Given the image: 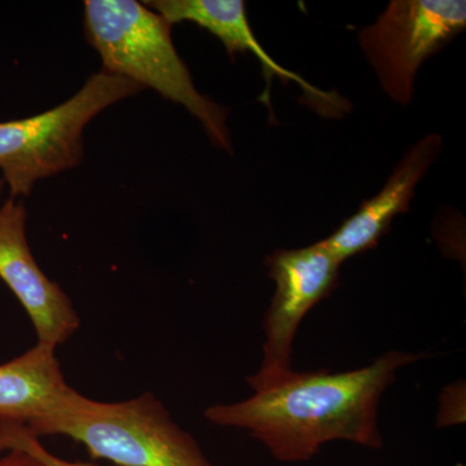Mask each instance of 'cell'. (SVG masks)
<instances>
[{"label":"cell","mask_w":466,"mask_h":466,"mask_svg":"<svg viewBox=\"0 0 466 466\" xmlns=\"http://www.w3.org/2000/svg\"><path fill=\"white\" fill-rule=\"evenodd\" d=\"M144 5L161 15L171 25L188 21L208 30L223 43L229 56L238 52H251L262 64L267 92L276 76L283 82L299 85L317 106L325 109V115L329 110L339 112L342 109L343 100L336 92L319 90L302 76L285 69L265 50L251 30L247 5L242 0H149Z\"/></svg>","instance_id":"cell-9"},{"label":"cell","mask_w":466,"mask_h":466,"mask_svg":"<svg viewBox=\"0 0 466 466\" xmlns=\"http://www.w3.org/2000/svg\"><path fill=\"white\" fill-rule=\"evenodd\" d=\"M441 152V137L429 134L412 147L385 187L370 200L364 201L357 213L349 217L339 228L321 240L339 262L364 251L375 249L389 232L392 220L410 210L416 187Z\"/></svg>","instance_id":"cell-8"},{"label":"cell","mask_w":466,"mask_h":466,"mask_svg":"<svg viewBox=\"0 0 466 466\" xmlns=\"http://www.w3.org/2000/svg\"><path fill=\"white\" fill-rule=\"evenodd\" d=\"M275 293L263 319L262 364L248 377L253 391L283 381L294 372L291 355L306 315L339 285L342 262L321 241L299 249H278L265 259Z\"/></svg>","instance_id":"cell-6"},{"label":"cell","mask_w":466,"mask_h":466,"mask_svg":"<svg viewBox=\"0 0 466 466\" xmlns=\"http://www.w3.org/2000/svg\"><path fill=\"white\" fill-rule=\"evenodd\" d=\"M171 26L157 12L135 0L85 2L86 38L99 54L104 72L180 104L201 122L216 146L231 152L228 110L198 91L175 48Z\"/></svg>","instance_id":"cell-2"},{"label":"cell","mask_w":466,"mask_h":466,"mask_svg":"<svg viewBox=\"0 0 466 466\" xmlns=\"http://www.w3.org/2000/svg\"><path fill=\"white\" fill-rule=\"evenodd\" d=\"M421 358L390 350L368 366L348 372L294 370L248 400L208 407L204 416L211 424L248 431L284 464L308 462L330 441L381 450L383 394L401 368Z\"/></svg>","instance_id":"cell-1"},{"label":"cell","mask_w":466,"mask_h":466,"mask_svg":"<svg viewBox=\"0 0 466 466\" xmlns=\"http://www.w3.org/2000/svg\"><path fill=\"white\" fill-rule=\"evenodd\" d=\"M466 26V3L460 0H392L359 43L383 91L395 103L412 100L417 72Z\"/></svg>","instance_id":"cell-5"},{"label":"cell","mask_w":466,"mask_h":466,"mask_svg":"<svg viewBox=\"0 0 466 466\" xmlns=\"http://www.w3.org/2000/svg\"><path fill=\"white\" fill-rule=\"evenodd\" d=\"M25 426L36 438H70L84 444L92 460L116 466H213L198 441L149 391L106 403L76 390L56 412Z\"/></svg>","instance_id":"cell-3"},{"label":"cell","mask_w":466,"mask_h":466,"mask_svg":"<svg viewBox=\"0 0 466 466\" xmlns=\"http://www.w3.org/2000/svg\"><path fill=\"white\" fill-rule=\"evenodd\" d=\"M0 466H43L25 451L8 447L0 450Z\"/></svg>","instance_id":"cell-13"},{"label":"cell","mask_w":466,"mask_h":466,"mask_svg":"<svg viewBox=\"0 0 466 466\" xmlns=\"http://www.w3.org/2000/svg\"><path fill=\"white\" fill-rule=\"evenodd\" d=\"M26 208L9 198L0 205V280L32 320L36 343L56 349L81 327L66 291L42 271L26 238Z\"/></svg>","instance_id":"cell-7"},{"label":"cell","mask_w":466,"mask_h":466,"mask_svg":"<svg viewBox=\"0 0 466 466\" xmlns=\"http://www.w3.org/2000/svg\"><path fill=\"white\" fill-rule=\"evenodd\" d=\"M5 180L0 179V198H2L3 191H5Z\"/></svg>","instance_id":"cell-14"},{"label":"cell","mask_w":466,"mask_h":466,"mask_svg":"<svg viewBox=\"0 0 466 466\" xmlns=\"http://www.w3.org/2000/svg\"><path fill=\"white\" fill-rule=\"evenodd\" d=\"M142 90L130 79L101 70L56 108L0 122V170L11 198L29 196L38 180L81 164L86 126L113 104Z\"/></svg>","instance_id":"cell-4"},{"label":"cell","mask_w":466,"mask_h":466,"mask_svg":"<svg viewBox=\"0 0 466 466\" xmlns=\"http://www.w3.org/2000/svg\"><path fill=\"white\" fill-rule=\"evenodd\" d=\"M466 420V388L464 380L441 389L435 417L437 428L464 425Z\"/></svg>","instance_id":"cell-12"},{"label":"cell","mask_w":466,"mask_h":466,"mask_svg":"<svg viewBox=\"0 0 466 466\" xmlns=\"http://www.w3.org/2000/svg\"><path fill=\"white\" fill-rule=\"evenodd\" d=\"M15 447L25 451L43 466H97L91 462L67 461L57 458L46 449L39 438L30 433L25 425L16 422L0 421V450Z\"/></svg>","instance_id":"cell-11"},{"label":"cell","mask_w":466,"mask_h":466,"mask_svg":"<svg viewBox=\"0 0 466 466\" xmlns=\"http://www.w3.org/2000/svg\"><path fill=\"white\" fill-rule=\"evenodd\" d=\"M75 391L66 381L56 349L36 343L0 364V421L29 425L56 412Z\"/></svg>","instance_id":"cell-10"}]
</instances>
